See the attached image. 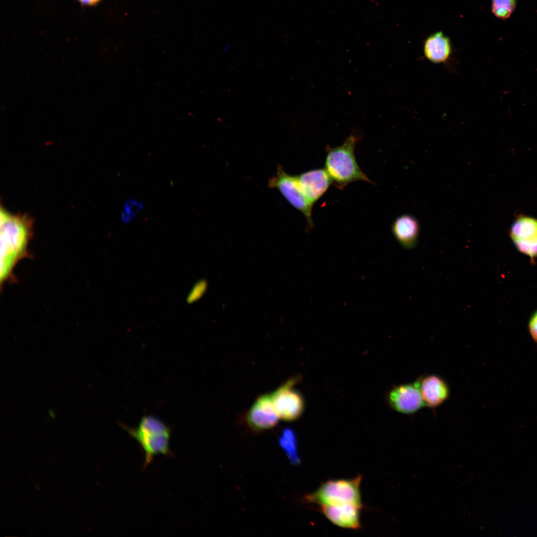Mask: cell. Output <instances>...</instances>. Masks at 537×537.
Segmentation results:
<instances>
[{"instance_id": "cell-14", "label": "cell", "mask_w": 537, "mask_h": 537, "mask_svg": "<svg viewBox=\"0 0 537 537\" xmlns=\"http://www.w3.org/2000/svg\"><path fill=\"white\" fill-rule=\"evenodd\" d=\"M423 50L425 57L430 62L435 64L444 63L451 55L450 40L442 32H436L426 39Z\"/></svg>"}, {"instance_id": "cell-12", "label": "cell", "mask_w": 537, "mask_h": 537, "mask_svg": "<svg viewBox=\"0 0 537 537\" xmlns=\"http://www.w3.org/2000/svg\"><path fill=\"white\" fill-rule=\"evenodd\" d=\"M420 391L425 406L435 408L443 404L449 397L450 389L444 379L436 374H430L418 380Z\"/></svg>"}, {"instance_id": "cell-17", "label": "cell", "mask_w": 537, "mask_h": 537, "mask_svg": "<svg viewBox=\"0 0 537 537\" xmlns=\"http://www.w3.org/2000/svg\"><path fill=\"white\" fill-rule=\"evenodd\" d=\"M144 204L135 199H127L123 203L121 220L123 223H130L144 209Z\"/></svg>"}, {"instance_id": "cell-8", "label": "cell", "mask_w": 537, "mask_h": 537, "mask_svg": "<svg viewBox=\"0 0 537 537\" xmlns=\"http://www.w3.org/2000/svg\"><path fill=\"white\" fill-rule=\"evenodd\" d=\"M510 234L518 251L531 259L537 257V219L530 217L518 218Z\"/></svg>"}, {"instance_id": "cell-13", "label": "cell", "mask_w": 537, "mask_h": 537, "mask_svg": "<svg viewBox=\"0 0 537 537\" xmlns=\"http://www.w3.org/2000/svg\"><path fill=\"white\" fill-rule=\"evenodd\" d=\"M394 237L402 247L411 249L415 246L420 233L418 220L413 215L402 214L397 217L391 226Z\"/></svg>"}, {"instance_id": "cell-9", "label": "cell", "mask_w": 537, "mask_h": 537, "mask_svg": "<svg viewBox=\"0 0 537 537\" xmlns=\"http://www.w3.org/2000/svg\"><path fill=\"white\" fill-rule=\"evenodd\" d=\"M122 428L134 438L144 451L145 457L144 467L153 460L154 457L159 454L172 456L173 453L169 447L171 433L146 434L137 431L135 428L122 425Z\"/></svg>"}, {"instance_id": "cell-16", "label": "cell", "mask_w": 537, "mask_h": 537, "mask_svg": "<svg viewBox=\"0 0 537 537\" xmlns=\"http://www.w3.org/2000/svg\"><path fill=\"white\" fill-rule=\"evenodd\" d=\"M135 429L146 434L171 433L170 429L163 421L151 415L144 416Z\"/></svg>"}, {"instance_id": "cell-1", "label": "cell", "mask_w": 537, "mask_h": 537, "mask_svg": "<svg viewBox=\"0 0 537 537\" xmlns=\"http://www.w3.org/2000/svg\"><path fill=\"white\" fill-rule=\"evenodd\" d=\"M32 222L26 216L0 210L1 283L11 278L16 264L27 255Z\"/></svg>"}, {"instance_id": "cell-20", "label": "cell", "mask_w": 537, "mask_h": 537, "mask_svg": "<svg viewBox=\"0 0 537 537\" xmlns=\"http://www.w3.org/2000/svg\"><path fill=\"white\" fill-rule=\"evenodd\" d=\"M81 3L87 5H92L97 2L99 0H79Z\"/></svg>"}, {"instance_id": "cell-3", "label": "cell", "mask_w": 537, "mask_h": 537, "mask_svg": "<svg viewBox=\"0 0 537 537\" xmlns=\"http://www.w3.org/2000/svg\"><path fill=\"white\" fill-rule=\"evenodd\" d=\"M362 477L337 479L323 483L315 491L304 497L306 503L320 506L355 504L363 507L360 490Z\"/></svg>"}, {"instance_id": "cell-11", "label": "cell", "mask_w": 537, "mask_h": 537, "mask_svg": "<svg viewBox=\"0 0 537 537\" xmlns=\"http://www.w3.org/2000/svg\"><path fill=\"white\" fill-rule=\"evenodd\" d=\"M362 506L347 503L320 506V510L331 523L339 527L357 530L361 527L360 511Z\"/></svg>"}, {"instance_id": "cell-15", "label": "cell", "mask_w": 537, "mask_h": 537, "mask_svg": "<svg viewBox=\"0 0 537 537\" xmlns=\"http://www.w3.org/2000/svg\"><path fill=\"white\" fill-rule=\"evenodd\" d=\"M278 441L280 446L285 451L290 460L294 464L298 463L299 458L297 440L294 431L287 428L283 429Z\"/></svg>"}, {"instance_id": "cell-10", "label": "cell", "mask_w": 537, "mask_h": 537, "mask_svg": "<svg viewBox=\"0 0 537 537\" xmlns=\"http://www.w3.org/2000/svg\"><path fill=\"white\" fill-rule=\"evenodd\" d=\"M297 177L303 193L313 205L325 193L333 182L326 170L322 168L305 172Z\"/></svg>"}, {"instance_id": "cell-5", "label": "cell", "mask_w": 537, "mask_h": 537, "mask_svg": "<svg viewBox=\"0 0 537 537\" xmlns=\"http://www.w3.org/2000/svg\"><path fill=\"white\" fill-rule=\"evenodd\" d=\"M298 376L292 377L282 383L270 394L274 409L282 420L290 422L298 419L305 408V402L301 393L294 389Z\"/></svg>"}, {"instance_id": "cell-6", "label": "cell", "mask_w": 537, "mask_h": 537, "mask_svg": "<svg viewBox=\"0 0 537 537\" xmlns=\"http://www.w3.org/2000/svg\"><path fill=\"white\" fill-rule=\"evenodd\" d=\"M279 419L270 394H265L260 396L251 406L244 422L251 432L259 433L275 427Z\"/></svg>"}, {"instance_id": "cell-4", "label": "cell", "mask_w": 537, "mask_h": 537, "mask_svg": "<svg viewBox=\"0 0 537 537\" xmlns=\"http://www.w3.org/2000/svg\"><path fill=\"white\" fill-rule=\"evenodd\" d=\"M268 187L277 189L287 202L305 217L307 226H314L312 220V204L303 193L297 176L290 175L278 165L275 174L270 178Z\"/></svg>"}, {"instance_id": "cell-2", "label": "cell", "mask_w": 537, "mask_h": 537, "mask_svg": "<svg viewBox=\"0 0 537 537\" xmlns=\"http://www.w3.org/2000/svg\"><path fill=\"white\" fill-rule=\"evenodd\" d=\"M360 138L351 134L340 145L327 147L325 169L335 185L343 189L348 184L357 181L372 183L358 166L355 154Z\"/></svg>"}, {"instance_id": "cell-7", "label": "cell", "mask_w": 537, "mask_h": 537, "mask_svg": "<svg viewBox=\"0 0 537 537\" xmlns=\"http://www.w3.org/2000/svg\"><path fill=\"white\" fill-rule=\"evenodd\" d=\"M388 401L394 410L404 414H413L425 406L418 380L393 387L388 395Z\"/></svg>"}, {"instance_id": "cell-19", "label": "cell", "mask_w": 537, "mask_h": 537, "mask_svg": "<svg viewBox=\"0 0 537 537\" xmlns=\"http://www.w3.org/2000/svg\"><path fill=\"white\" fill-rule=\"evenodd\" d=\"M528 327L532 338L535 343H537V311L531 316Z\"/></svg>"}, {"instance_id": "cell-18", "label": "cell", "mask_w": 537, "mask_h": 537, "mask_svg": "<svg viewBox=\"0 0 537 537\" xmlns=\"http://www.w3.org/2000/svg\"><path fill=\"white\" fill-rule=\"evenodd\" d=\"M516 6V0H492V11L498 18H509Z\"/></svg>"}]
</instances>
